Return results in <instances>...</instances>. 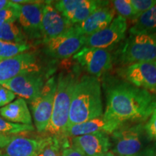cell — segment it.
Segmentation results:
<instances>
[{"mask_svg": "<svg viewBox=\"0 0 156 156\" xmlns=\"http://www.w3.org/2000/svg\"><path fill=\"white\" fill-rule=\"evenodd\" d=\"M106 98L104 116L124 124L144 122L156 108V95L122 79L111 77L103 84Z\"/></svg>", "mask_w": 156, "mask_h": 156, "instance_id": "1", "label": "cell"}, {"mask_svg": "<svg viewBox=\"0 0 156 156\" xmlns=\"http://www.w3.org/2000/svg\"><path fill=\"white\" fill-rule=\"evenodd\" d=\"M102 115V93L99 79L89 75L77 77L72 95L68 126L93 119Z\"/></svg>", "mask_w": 156, "mask_h": 156, "instance_id": "2", "label": "cell"}, {"mask_svg": "<svg viewBox=\"0 0 156 156\" xmlns=\"http://www.w3.org/2000/svg\"><path fill=\"white\" fill-rule=\"evenodd\" d=\"M77 78L73 73L62 72L58 75L51 116L45 132L64 138L68 126L72 95Z\"/></svg>", "mask_w": 156, "mask_h": 156, "instance_id": "3", "label": "cell"}, {"mask_svg": "<svg viewBox=\"0 0 156 156\" xmlns=\"http://www.w3.org/2000/svg\"><path fill=\"white\" fill-rule=\"evenodd\" d=\"M151 141L144 122L124 123L112 134L111 148L118 156H134L145 149Z\"/></svg>", "mask_w": 156, "mask_h": 156, "instance_id": "4", "label": "cell"}, {"mask_svg": "<svg viewBox=\"0 0 156 156\" xmlns=\"http://www.w3.org/2000/svg\"><path fill=\"white\" fill-rule=\"evenodd\" d=\"M119 64L124 66L156 61V35L130 34L116 55Z\"/></svg>", "mask_w": 156, "mask_h": 156, "instance_id": "5", "label": "cell"}, {"mask_svg": "<svg viewBox=\"0 0 156 156\" xmlns=\"http://www.w3.org/2000/svg\"><path fill=\"white\" fill-rule=\"evenodd\" d=\"M56 80L55 77H52L46 80L38 96L29 103L35 126L40 133L46 132L49 124L56 89Z\"/></svg>", "mask_w": 156, "mask_h": 156, "instance_id": "6", "label": "cell"}, {"mask_svg": "<svg viewBox=\"0 0 156 156\" xmlns=\"http://www.w3.org/2000/svg\"><path fill=\"white\" fill-rule=\"evenodd\" d=\"M86 40L87 36L78 34L73 25L64 34L44 43V52L51 58L64 59L80 51Z\"/></svg>", "mask_w": 156, "mask_h": 156, "instance_id": "7", "label": "cell"}, {"mask_svg": "<svg viewBox=\"0 0 156 156\" xmlns=\"http://www.w3.org/2000/svg\"><path fill=\"white\" fill-rule=\"evenodd\" d=\"M32 72H41L40 60L35 51H29L12 57L0 58V85Z\"/></svg>", "mask_w": 156, "mask_h": 156, "instance_id": "8", "label": "cell"}, {"mask_svg": "<svg viewBox=\"0 0 156 156\" xmlns=\"http://www.w3.org/2000/svg\"><path fill=\"white\" fill-rule=\"evenodd\" d=\"M74 59L89 75L100 77L112 68L113 57L108 50L84 46Z\"/></svg>", "mask_w": 156, "mask_h": 156, "instance_id": "9", "label": "cell"}, {"mask_svg": "<svg viewBox=\"0 0 156 156\" xmlns=\"http://www.w3.org/2000/svg\"><path fill=\"white\" fill-rule=\"evenodd\" d=\"M118 73L124 80L156 95V61L124 66Z\"/></svg>", "mask_w": 156, "mask_h": 156, "instance_id": "10", "label": "cell"}, {"mask_svg": "<svg viewBox=\"0 0 156 156\" xmlns=\"http://www.w3.org/2000/svg\"><path fill=\"white\" fill-rule=\"evenodd\" d=\"M128 28L127 20L118 15L108 26L87 37L85 46L108 50L123 41Z\"/></svg>", "mask_w": 156, "mask_h": 156, "instance_id": "11", "label": "cell"}, {"mask_svg": "<svg viewBox=\"0 0 156 156\" xmlns=\"http://www.w3.org/2000/svg\"><path fill=\"white\" fill-rule=\"evenodd\" d=\"M45 83L41 72H32L17 76L1 85L30 103L38 96Z\"/></svg>", "mask_w": 156, "mask_h": 156, "instance_id": "12", "label": "cell"}, {"mask_svg": "<svg viewBox=\"0 0 156 156\" xmlns=\"http://www.w3.org/2000/svg\"><path fill=\"white\" fill-rule=\"evenodd\" d=\"M107 1L93 0H60L54 2V7L72 25L79 24L88 17L95 9L108 4Z\"/></svg>", "mask_w": 156, "mask_h": 156, "instance_id": "13", "label": "cell"}, {"mask_svg": "<svg viewBox=\"0 0 156 156\" xmlns=\"http://www.w3.org/2000/svg\"><path fill=\"white\" fill-rule=\"evenodd\" d=\"M45 2L20 5L17 22L28 40L42 41L41 20Z\"/></svg>", "mask_w": 156, "mask_h": 156, "instance_id": "14", "label": "cell"}, {"mask_svg": "<svg viewBox=\"0 0 156 156\" xmlns=\"http://www.w3.org/2000/svg\"><path fill=\"white\" fill-rule=\"evenodd\" d=\"M73 26L54 7L52 2H45L41 20L42 42L44 44L64 34Z\"/></svg>", "mask_w": 156, "mask_h": 156, "instance_id": "15", "label": "cell"}, {"mask_svg": "<svg viewBox=\"0 0 156 156\" xmlns=\"http://www.w3.org/2000/svg\"><path fill=\"white\" fill-rule=\"evenodd\" d=\"M71 143L84 156H103L112 147L111 137L105 132L75 136L72 138Z\"/></svg>", "mask_w": 156, "mask_h": 156, "instance_id": "16", "label": "cell"}, {"mask_svg": "<svg viewBox=\"0 0 156 156\" xmlns=\"http://www.w3.org/2000/svg\"><path fill=\"white\" fill-rule=\"evenodd\" d=\"M110 2H108L106 5L98 7L85 20L74 25L78 34L87 37L108 26L114 19L116 14Z\"/></svg>", "mask_w": 156, "mask_h": 156, "instance_id": "17", "label": "cell"}, {"mask_svg": "<svg viewBox=\"0 0 156 156\" xmlns=\"http://www.w3.org/2000/svg\"><path fill=\"white\" fill-rule=\"evenodd\" d=\"M122 124L118 121L110 119L102 115L93 119L68 126L64 137L73 138L96 132H105L108 134H112Z\"/></svg>", "mask_w": 156, "mask_h": 156, "instance_id": "18", "label": "cell"}, {"mask_svg": "<svg viewBox=\"0 0 156 156\" xmlns=\"http://www.w3.org/2000/svg\"><path fill=\"white\" fill-rule=\"evenodd\" d=\"M41 140L42 138L14 135L7 145L0 149V156H35Z\"/></svg>", "mask_w": 156, "mask_h": 156, "instance_id": "19", "label": "cell"}, {"mask_svg": "<svg viewBox=\"0 0 156 156\" xmlns=\"http://www.w3.org/2000/svg\"><path fill=\"white\" fill-rule=\"evenodd\" d=\"M0 115L7 122L33 125L32 117L28 103L22 98H18L9 104L0 108Z\"/></svg>", "mask_w": 156, "mask_h": 156, "instance_id": "20", "label": "cell"}, {"mask_svg": "<svg viewBox=\"0 0 156 156\" xmlns=\"http://www.w3.org/2000/svg\"><path fill=\"white\" fill-rule=\"evenodd\" d=\"M129 34L156 35V5L138 17L129 29Z\"/></svg>", "mask_w": 156, "mask_h": 156, "instance_id": "21", "label": "cell"}, {"mask_svg": "<svg viewBox=\"0 0 156 156\" xmlns=\"http://www.w3.org/2000/svg\"><path fill=\"white\" fill-rule=\"evenodd\" d=\"M66 138L51 136L42 138L41 143L35 156H61Z\"/></svg>", "mask_w": 156, "mask_h": 156, "instance_id": "22", "label": "cell"}, {"mask_svg": "<svg viewBox=\"0 0 156 156\" xmlns=\"http://www.w3.org/2000/svg\"><path fill=\"white\" fill-rule=\"evenodd\" d=\"M0 40L14 44H28V38L17 22L0 26Z\"/></svg>", "mask_w": 156, "mask_h": 156, "instance_id": "23", "label": "cell"}, {"mask_svg": "<svg viewBox=\"0 0 156 156\" xmlns=\"http://www.w3.org/2000/svg\"><path fill=\"white\" fill-rule=\"evenodd\" d=\"M35 130L33 125L15 124L9 122L0 117V134L4 135H18L20 134L33 132Z\"/></svg>", "mask_w": 156, "mask_h": 156, "instance_id": "24", "label": "cell"}, {"mask_svg": "<svg viewBox=\"0 0 156 156\" xmlns=\"http://www.w3.org/2000/svg\"><path fill=\"white\" fill-rule=\"evenodd\" d=\"M31 46L29 44H14L0 40V58H9L24 52L29 51Z\"/></svg>", "mask_w": 156, "mask_h": 156, "instance_id": "25", "label": "cell"}, {"mask_svg": "<svg viewBox=\"0 0 156 156\" xmlns=\"http://www.w3.org/2000/svg\"><path fill=\"white\" fill-rule=\"evenodd\" d=\"M112 4L115 12H117L119 16L126 20H131L135 22L139 17V15L136 12L130 4L129 0H115L112 2Z\"/></svg>", "mask_w": 156, "mask_h": 156, "instance_id": "26", "label": "cell"}, {"mask_svg": "<svg viewBox=\"0 0 156 156\" xmlns=\"http://www.w3.org/2000/svg\"><path fill=\"white\" fill-rule=\"evenodd\" d=\"M20 5L12 3L10 4L5 9L0 10V26L6 23L17 22L18 20Z\"/></svg>", "mask_w": 156, "mask_h": 156, "instance_id": "27", "label": "cell"}, {"mask_svg": "<svg viewBox=\"0 0 156 156\" xmlns=\"http://www.w3.org/2000/svg\"><path fill=\"white\" fill-rule=\"evenodd\" d=\"M136 12L139 15L145 12L156 5V0H129Z\"/></svg>", "mask_w": 156, "mask_h": 156, "instance_id": "28", "label": "cell"}, {"mask_svg": "<svg viewBox=\"0 0 156 156\" xmlns=\"http://www.w3.org/2000/svg\"><path fill=\"white\" fill-rule=\"evenodd\" d=\"M145 130L151 140L156 142V108L145 124Z\"/></svg>", "mask_w": 156, "mask_h": 156, "instance_id": "29", "label": "cell"}, {"mask_svg": "<svg viewBox=\"0 0 156 156\" xmlns=\"http://www.w3.org/2000/svg\"><path fill=\"white\" fill-rule=\"evenodd\" d=\"M16 95L6 87L0 85V107L9 104L15 98Z\"/></svg>", "mask_w": 156, "mask_h": 156, "instance_id": "30", "label": "cell"}, {"mask_svg": "<svg viewBox=\"0 0 156 156\" xmlns=\"http://www.w3.org/2000/svg\"><path fill=\"white\" fill-rule=\"evenodd\" d=\"M61 156H84L79 151L67 142L64 144L62 151Z\"/></svg>", "mask_w": 156, "mask_h": 156, "instance_id": "31", "label": "cell"}, {"mask_svg": "<svg viewBox=\"0 0 156 156\" xmlns=\"http://www.w3.org/2000/svg\"><path fill=\"white\" fill-rule=\"evenodd\" d=\"M134 156H156V142L149 144L145 149Z\"/></svg>", "mask_w": 156, "mask_h": 156, "instance_id": "32", "label": "cell"}, {"mask_svg": "<svg viewBox=\"0 0 156 156\" xmlns=\"http://www.w3.org/2000/svg\"><path fill=\"white\" fill-rule=\"evenodd\" d=\"M12 137V136L0 134V149L7 145V144L11 140Z\"/></svg>", "mask_w": 156, "mask_h": 156, "instance_id": "33", "label": "cell"}, {"mask_svg": "<svg viewBox=\"0 0 156 156\" xmlns=\"http://www.w3.org/2000/svg\"><path fill=\"white\" fill-rule=\"evenodd\" d=\"M9 4H10V1H7V0H0V10L5 9L7 7Z\"/></svg>", "mask_w": 156, "mask_h": 156, "instance_id": "34", "label": "cell"}, {"mask_svg": "<svg viewBox=\"0 0 156 156\" xmlns=\"http://www.w3.org/2000/svg\"><path fill=\"white\" fill-rule=\"evenodd\" d=\"M103 156H115V155L112 153V152H109L108 151V153H106L104 155H103Z\"/></svg>", "mask_w": 156, "mask_h": 156, "instance_id": "35", "label": "cell"}]
</instances>
